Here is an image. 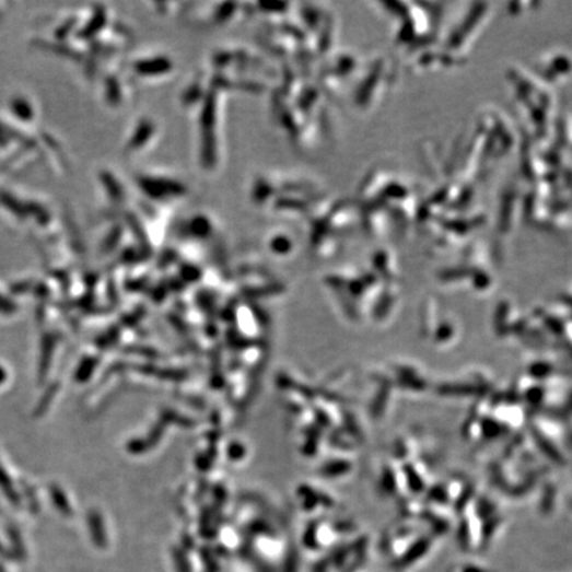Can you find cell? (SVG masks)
Instances as JSON below:
<instances>
[{
	"instance_id": "6da1fadb",
	"label": "cell",
	"mask_w": 572,
	"mask_h": 572,
	"mask_svg": "<svg viewBox=\"0 0 572 572\" xmlns=\"http://www.w3.org/2000/svg\"><path fill=\"white\" fill-rule=\"evenodd\" d=\"M172 61L166 58L160 59H143L137 61L135 65V71L140 73V77L149 78L156 77L155 73H167L172 72Z\"/></svg>"
},
{
	"instance_id": "7a4b0ae2",
	"label": "cell",
	"mask_w": 572,
	"mask_h": 572,
	"mask_svg": "<svg viewBox=\"0 0 572 572\" xmlns=\"http://www.w3.org/2000/svg\"><path fill=\"white\" fill-rule=\"evenodd\" d=\"M0 488H2L3 493L5 497H8V500L11 502V504H14L15 506H19V495L15 492L14 487H12V482L10 481V477L8 474H5V470L2 468V465H0Z\"/></svg>"
},
{
	"instance_id": "3957f363",
	"label": "cell",
	"mask_w": 572,
	"mask_h": 572,
	"mask_svg": "<svg viewBox=\"0 0 572 572\" xmlns=\"http://www.w3.org/2000/svg\"><path fill=\"white\" fill-rule=\"evenodd\" d=\"M270 247H272L275 250H281V253H288L289 249L292 247V241L288 236L284 235H275L269 241Z\"/></svg>"
},
{
	"instance_id": "277c9868",
	"label": "cell",
	"mask_w": 572,
	"mask_h": 572,
	"mask_svg": "<svg viewBox=\"0 0 572 572\" xmlns=\"http://www.w3.org/2000/svg\"><path fill=\"white\" fill-rule=\"evenodd\" d=\"M54 348V341L51 337L46 338V342H44V357L42 361V367H40V374H47L48 370V357L51 355V351Z\"/></svg>"
},
{
	"instance_id": "5b68a950",
	"label": "cell",
	"mask_w": 572,
	"mask_h": 572,
	"mask_svg": "<svg viewBox=\"0 0 572 572\" xmlns=\"http://www.w3.org/2000/svg\"><path fill=\"white\" fill-rule=\"evenodd\" d=\"M51 497H52V501L55 502L56 506H58L61 512L68 511L69 506L67 504L66 497H65V499H62V493L60 492V490L58 488L51 487Z\"/></svg>"
},
{
	"instance_id": "8992f818",
	"label": "cell",
	"mask_w": 572,
	"mask_h": 572,
	"mask_svg": "<svg viewBox=\"0 0 572 572\" xmlns=\"http://www.w3.org/2000/svg\"><path fill=\"white\" fill-rule=\"evenodd\" d=\"M15 311V305L11 303V301L5 300L0 295V312L3 313H12Z\"/></svg>"
}]
</instances>
